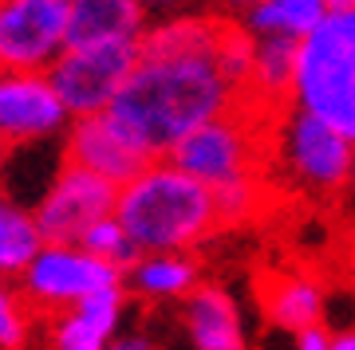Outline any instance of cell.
Returning <instances> with one entry per match:
<instances>
[{
	"instance_id": "29",
	"label": "cell",
	"mask_w": 355,
	"mask_h": 350,
	"mask_svg": "<svg viewBox=\"0 0 355 350\" xmlns=\"http://www.w3.org/2000/svg\"><path fill=\"white\" fill-rule=\"evenodd\" d=\"M8 158H12V146L0 138V181H4V169H8Z\"/></svg>"
},
{
	"instance_id": "2",
	"label": "cell",
	"mask_w": 355,
	"mask_h": 350,
	"mask_svg": "<svg viewBox=\"0 0 355 350\" xmlns=\"http://www.w3.org/2000/svg\"><path fill=\"white\" fill-rule=\"evenodd\" d=\"M119 225L142 252H193L225 232L214 189L178 169L170 158H154L135 181L119 189Z\"/></svg>"
},
{
	"instance_id": "30",
	"label": "cell",
	"mask_w": 355,
	"mask_h": 350,
	"mask_svg": "<svg viewBox=\"0 0 355 350\" xmlns=\"http://www.w3.org/2000/svg\"><path fill=\"white\" fill-rule=\"evenodd\" d=\"M352 193H355V162H352Z\"/></svg>"
},
{
	"instance_id": "3",
	"label": "cell",
	"mask_w": 355,
	"mask_h": 350,
	"mask_svg": "<svg viewBox=\"0 0 355 350\" xmlns=\"http://www.w3.org/2000/svg\"><path fill=\"white\" fill-rule=\"evenodd\" d=\"M288 102L355 142V8H331L300 39Z\"/></svg>"
},
{
	"instance_id": "5",
	"label": "cell",
	"mask_w": 355,
	"mask_h": 350,
	"mask_svg": "<svg viewBox=\"0 0 355 350\" xmlns=\"http://www.w3.org/2000/svg\"><path fill=\"white\" fill-rule=\"evenodd\" d=\"M355 142L331 130L296 107H280L272 114V142H268V169H277L292 189L331 197L352 185Z\"/></svg>"
},
{
	"instance_id": "31",
	"label": "cell",
	"mask_w": 355,
	"mask_h": 350,
	"mask_svg": "<svg viewBox=\"0 0 355 350\" xmlns=\"http://www.w3.org/2000/svg\"><path fill=\"white\" fill-rule=\"evenodd\" d=\"M0 79H4V71H0Z\"/></svg>"
},
{
	"instance_id": "24",
	"label": "cell",
	"mask_w": 355,
	"mask_h": 350,
	"mask_svg": "<svg viewBox=\"0 0 355 350\" xmlns=\"http://www.w3.org/2000/svg\"><path fill=\"white\" fill-rule=\"evenodd\" d=\"M261 0H205V8L214 16H221L225 24H245V16L253 12Z\"/></svg>"
},
{
	"instance_id": "20",
	"label": "cell",
	"mask_w": 355,
	"mask_h": 350,
	"mask_svg": "<svg viewBox=\"0 0 355 350\" xmlns=\"http://www.w3.org/2000/svg\"><path fill=\"white\" fill-rule=\"evenodd\" d=\"M48 240L36 225V213L32 205L8 197L0 189V275L4 279H20L24 268L36 260V252L44 248Z\"/></svg>"
},
{
	"instance_id": "18",
	"label": "cell",
	"mask_w": 355,
	"mask_h": 350,
	"mask_svg": "<svg viewBox=\"0 0 355 350\" xmlns=\"http://www.w3.org/2000/svg\"><path fill=\"white\" fill-rule=\"evenodd\" d=\"M331 8H336L331 0H261L253 12L245 16L241 28L253 39H292V44H300L324 24V16Z\"/></svg>"
},
{
	"instance_id": "26",
	"label": "cell",
	"mask_w": 355,
	"mask_h": 350,
	"mask_svg": "<svg viewBox=\"0 0 355 350\" xmlns=\"http://www.w3.org/2000/svg\"><path fill=\"white\" fill-rule=\"evenodd\" d=\"M107 350H158V347H154V338H150V335H139V331H130V335H119Z\"/></svg>"
},
{
	"instance_id": "17",
	"label": "cell",
	"mask_w": 355,
	"mask_h": 350,
	"mask_svg": "<svg viewBox=\"0 0 355 350\" xmlns=\"http://www.w3.org/2000/svg\"><path fill=\"white\" fill-rule=\"evenodd\" d=\"M150 20L142 0H76L71 44H139Z\"/></svg>"
},
{
	"instance_id": "22",
	"label": "cell",
	"mask_w": 355,
	"mask_h": 350,
	"mask_svg": "<svg viewBox=\"0 0 355 350\" xmlns=\"http://www.w3.org/2000/svg\"><path fill=\"white\" fill-rule=\"evenodd\" d=\"M32 338V307L24 303L16 279L0 275V350H24Z\"/></svg>"
},
{
	"instance_id": "12",
	"label": "cell",
	"mask_w": 355,
	"mask_h": 350,
	"mask_svg": "<svg viewBox=\"0 0 355 350\" xmlns=\"http://www.w3.org/2000/svg\"><path fill=\"white\" fill-rule=\"evenodd\" d=\"M127 319V288H111L83 300L71 311H60L48 319V350H107L123 335Z\"/></svg>"
},
{
	"instance_id": "27",
	"label": "cell",
	"mask_w": 355,
	"mask_h": 350,
	"mask_svg": "<svg viewBox=\"0 0 355 350\" xmlns=\"http://www.w3.org/2000/svg\"><path fill=\"white\" fill-rule=\"evenodd\" d=\"M150 16H166V12H186V8H198L202 0H142Z\"/></svg>"
},
{
	"instance_id": "16",
	"label": "cell",
	"mask_w": 355,
	"mask_h": 350,
	"mask_svg": "<svg viewBox=\"0 0 355 350\" xmlns=\"http://www.w3.org/2000/svg\"><path fill=\"white\" fill-rule=\"evenodd\" d=\"M229 24L209 8H186V12L154 16L139 39L142 55H209L221 48Z\"/></svg>"
},
{
	"instance_id": "13",
	"label": "cell",
	"mask_w": 355,
	"mask_h": 350,
	"mask_svg": "<svg viewBox=\"0 0 355 350\" xmlns=\"http://www.w3.org/2000/svg\"><path fill=\"white\" fill-rule=\"evenodd\" d=\"M261 311L277 331L284 335H304L324 326V311H328V288L324 279L312 272H277L265 279L261 288Z\"/></svg>"
},
{
	"instance_id": "4",
	"label": "cell",
	"mask_w": 355,
	"mask_h": 350,
	"mask_svg": "<svg viewBox=\"0 0 355 350\" xmlns=\"http://www.w3.org/2000/svg\"><path fill=\"white\" fill-rule=\"evenodd\" d=\"M268 142H272V111L245 102L237 111L221 114L202 130H193L170 162L198 177L202 185L221 189L245 177L268 174Z\"/></svg>"
},
{
	"instance_id": "14",
	"label": "cell",
	"mask_w": 355,
	"mask_h": 350,
	"mask_svg": "<svg viewBox=\"0 0 355 350\" xmlns=\"http://www.w3.org/2000/svg\"><path fill=\"white\" fill-rule=\"evenodd\" d=\"M182 326L193 350H249L241 307L225 284H202L182 303Z\"/></svg>"
},
{
	"instance_id": "15",
	"label": "cell",
	"mask_w": 355,
	"mask_h": 350,
	"mask_svg": "<svg viewBox=\"0 0 355 350\" xmlns=\"http://www.w3.org/2000/svg\"><path fill=\"white\" fill-rule=\"evenodd\" d=\"M202 284V260L193 252H142L123 272L127 295L142 303H186Z\"/></svg>"
},
{
	"instance_id": "19",
	"label": "cell",
	"mask_w": 355,
	"mask_h": 350,
	"mask_svg": "<svg viewBox=\"0 0 355 350\" xmlns=\"http://www.w3.org/2000/svg\"><path fill=\"white\" fill-rule=\"evenodd\" d=\"M296 48L292 39H257L253 48V75H249V102L253 107H284L292 99L296 79Z\"/></svg>"
},
{
	"instance_id": "8",
	"label": "cell",
	"mask_w": 355,
	"mask_h": 350,
	"mask_svg": "<svg viewBox=\"0 0 355 350\" xmlns=\"http://www.w3.org/2000/svg\"><path fill=\"white\" fill-rule=\"evenodd\" d=\"M76 0H0V71H51L71 44Z\"/></svg>"
},
{
	"instance_id": "10",
	"label": "cell",
	"mask_w": 355,
	"mask_h": 350,
	"mask_svg": "<svg viewBox=\"0 0 355 350\" xmlns=\"http://www.w3.org/2000/svg\"><path fill=\"white\" fill-rule=\"evenodd\" d=\"M67 126L71 111L64 107L48 71H16L0 79V138L12 150L64 142Z\"/></svg>"
},
{
	"instance_id": "7",
	"label": "cell",
	"mask_w": 355,
	"mask_h": 350,
	"mask_svg": "<svg viewBox=\"0 0 355 350\" xmlns=\"http://www.w3.org/2000/svg\"><path fill=\"white\" fill-rule=\"evenodd\" d=\"M139 67V44H67L51 63L48 79L55 83L71 118L111 111Z\"/></svg>"
},
{
	"instance_id": "25",
	"label": "cell",
	"mask_w": 355,
	"mask_h": 350,
	"mask_svg": "<svg viewBox=\"0 0 355 350\" xmlns=\"http://www.w3.org/2000/svg\"><path fill=\"white\" fill-rule=\"evenodd\" d=\"M292 350H331V331H324V326L304 331V335L292 338Z\"/></svg>"
},
{
	"instance_id": "23",
	"label": "cell",
	"mask_w": 355,
	"mask_h": 350,
	"mask_svg": "<svg viewBox=\"0 0 355 350\" xmlns=\"http://www.w3.org/2000/svg\"><path fill=\"white\" fill-rule=\"evenodd\" d=\"M83 248L95 252L99 260L114 264V268H123V272H127L135 260H139V248H135V240H130L127 228L119 225V217H107V221H99V225L91 228L87 237H83Z\"/></svg>"
},
{
	"instance_id": "6",
	"label": "cell",
	"mask_w": 355,
	"mask_h": 350,
	"mask_svg": "<svg viewBox=\"0 0 355 350\" xmlns=\"http://www.w3.org/2000/svg\"><path fill=\"white\" fill-rule=\"evenodd\" d=\"M16 288L32 311L51 319V315L79 307L99 291L123 288V268L99 260L83 244H44L36 260L24 268V275L16 279Z\"/></svg>"
},
{
	"instance_id": "21",
	"label": "cell",
	"mask_w": 355,
	"mask_h": 350,
	"mask_svg": "<svg viewBox=\"0 0 355 350\" xmlns=\"http://www.w3.org/2000/svg\"><path fill=\"white\" fill-rule=\"evenodd\" d=\"M217 197V217H221V228H237L249 225L268 209V174L245 177V181H233V185L214 189Z\"/></svg>"
},
{
	"instance_id": "28",
	"label": "cell",
	"mask_w": 355,
	"mask_h": 350,
	"mask_svg": "<svg viewBox=\"0 0 355 350\" xmlns=\"http://www.w3.org/2000/svg\"><path fill=\"white\" fill-rule=\"evenodd\" d=\"M331 350H355V326H340V331H331Z\"/></svg>"
},
{
	"instance_id": "11",
	"label": "cell",
	"mask_w": 355,
	"mask_h": 350,
	"mask_svg": "<svg viewBox=\"0 0 355 350\" xmlns=\"http://www.w3.org/2000/svg\"><path fill=\"white\" fill-rule=\"evenodd\" d=\"M64 162L79 165V169H87V174L123 189L154 158L142 150V142L111 111H103V114H87V118H71V126L64 134Z\"/></svg>"
},
{
	"instance_id": "1",
	"label": "cell",
	"mask_w": 355,
	"mask_h": 350,
	"mask_svg": "<svg viewBox=\"0 0 355 350\" xmlns=\"http://www.w3.org/2000/svg\"><path fill=\"white\" fill-rule=\"evenodd\" d=\"M245 95L209 55H142L111 114L142 142L150 158L170 154L205 122L245 107Z\"/></svg>"
},
{
	"instance_id": "9",
	"label": "cell",
	"mask_w": 355,
	"mask_h": 350,
	"mask_svg": "<svg viewBox=\"0 0 355 350\" xmlns=\"http://www.w3.org/2000/svg\"><path fill=\"white\" fill-rule=\"evenodd\" d=\"M114 205H119V185L64 162L48 189L36 197L32 213L48 244H83V237L99 221L114 217Z\"/></svg>"
}]
</instances>
